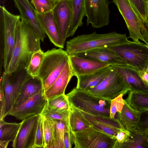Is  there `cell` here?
I'll return each instance as SVG.
<instances>
[{
  "label": "cell",
  "mask_w": 148,
  "mask_h": 148,
  "mask_svg": "<svg viewBox=\"0 0 148 148\" xmlns=\"http://www.w3.org/2000/svg\"><path fill=\"white\" fill-rule=\"evenodd\" d=\"M40 40L31 27L21 19L17 25L16 39L11 60L4 72L10 74L20 69H27L32 54L41 49Z\"/></svg>",
  "instance_id": "1"
},
{
  "label": "cell",
  "mask_w": 148,
  "mask_h": 148,
  "mask_svg": "<svg viewBox=\"0 0 148 148\" xmlns=\"http://www.w3.org/2000/svg\"><path fill=\"white\" fill-rule=\"evenodd\" d=\"M75 148H114L116 140L91 126L73 133Z\"/></svg>",
  "instance_id": "8"
},
{
  "label": "cell",
  "mask_w": 148,
  "mask_h": 148,
  "mask_svg": "<svg viewBox=\"0 0 148 148\" xmlns=\"http://www.w3.org/2000/svg\"><path fill=\"white\" fill-rule=\"evenodd\" d=\"M27 69L22 68L10 74L3 72L1 75L0 85L3 88L5 102L0 111V120L8 115L23 85L30 76Z\"/></svg>",
  "instance_id": "6"
},
{
  "label": "cell",
  "mask_w": 148,
  "mask_h": 148,
  "mask_svg": "<svg viewBox=\"0 0 148 148\" xmlns=\"http://www.w3.org/2000/svg\"><path fill=\"white\" fill-rule=\"evenodd\" d=\"M131 136V133L129 131L121 128L115 137L116 142L114 148H118L120 145L127 142Z\"/></svg>",
  "instance_id": "39"
},
{
  "label": "cell",
  "mask_w": 148,
  "mask_h": 148,
  "mask_svg": "<svg viewBox=\"0 0 148 148\" xmlns=\"http://www.w3.org/2000/svg\"><path fill=\"white\" fill-rule=\"evenodd\" d=\"M147 3H148V0H145Z\"/></svg>",
  "instance_id": "46"
},
{
  "label": "cell",
  "mask_w": 148,
  "mask_h": 148,
  "mask_svg": "<svg viewBox=\"0 0 148 148\" xmlns=\"http://www.w3.org/2000/svg\"><path fill=\"white\" fill-rule=\"evenodd\" d=\"M44 52L40 49L32 54L29 64L27 69V73L33 77H37L42 63Z\"/></svg>",
  "instance_id": "32"
},
{
  "label": "cell",
  "mask_w": 148,
  "mask_h": 148,
  "mask_svg": "<svg viewBox=\"0 0 148 148\" xmlns=\"http://www.w3.org/2000/svg\"><path fill=\"white\" fill-rule=\"evenodd\" d=\"M66 95L70 108L93 115L110 117L111 101L96 96L88 91L76 88Z\"/></svg>",
  "instance_id": "4"
},
{
  "label": "cell",
  "mask_w": 148,
  "mask_h": 148,
  "mask_svg": "<svg viewBox=\"0 0 148 148\" xmlns=\"http://www.w3.org/2000/svg\"><path fill=\"white\" fill-rule=\"evenodd\" d=\"M0 122V148H6L9 142L15 140L21 122L8 123L3 119Z\"/></svg>",
  "instance_id": "26"
},
{
  "label": "cell",
  "mask_w": 148,
  "mask_h": 148,
  "mask_svg": "<svg viewBox=\"0 0 148 148\" xmlns=\"http://www.w3.org/2000/svg\"><path fill=\"white\" fill-rule=\"evenodd\" d=\"M46 106L48 109L57 110H70L68 100L65 94L48 99L47 100Z\"/></svg>",
  "instance_id": "31"
},
{
  "label": "cell",
  "mask_w": 148,
  "mask_h": 148,
  "mask_svg": "<svg viewBox=\"0 0 148 148\" xmlns=\"http://www.w3.org/2000/svg\"><path fill=\"white\" fill-rule=\"evenodd\" d=\"M36 15L41 27L51 43L57 47L63 48L64 45L52 11L43 13L36 12Z\"/></svg>",
  "instance_id": "18"
},
{
  "label": "cell",
  "mask_w": 148,
  "mask_h": 148,
  "mask_svg": "<svg viewBox=\"0 0 148 148\" xmlns=\"http://www.w3.org/2000/svg\"><path fill=\"white\" fill-rule=\"evenodd\" d=\"M52 11L64 45L72 20V0H60Z\"/></svg>",
  "instance_id": "14"
},
{
  "label": "cell",
  "mask_w": 148,
  "mask_h": 148,
  "mask_svg": "<svg viewBox=\"0 0 148 148\" xmlns=\"http://www.w3.org/2000/svg\"><path fill=\"white\" fill-rule=\"evenodd\" d=\"M73 17L67 37L72 36L78 28L83 24L84 16V0H72Z\"/></svg>",
  "instance_id": "27"
},
{
  "label": "cell",
  "mask_w": 148,
  "mask_h": 148,
  "mask_svg": "<svg viewBox=\"0 0 148 148\" xmlns=\"http://www.w3.org/2000/svg\"><path fill=\"white\" fill-rule=\"evenodd\" d=\"M20 15L13 14L4 6L0 7V69L5 72L9 65L16 42Z\"/></svg>",
  "instance_id": "3"
},
{
  "label": "cell",
  "mask_w": 148,
  "mask_h": 148,
  "mask_svg": "<svg viewBox=\"0 0 148 148\" xmlns=\"http://www.w3.org/2000/svg\"><path fill=\"white\" fill-rule=\"evenodd\" d=\"M138 74L145 84L148 87V68L138 71Z\"/></svg>",
  "instance_id": "41"
},
{
  "label": "cell",
  "mask_w": 148,
  "mask_h": 148,
  "mask_svg": "<svg viewBox=\"0 0 148 148\" xmlns=\"http://www.w3.org/2000/svg\"><path fill=\"white\" fill-rule=\"evenodd\" d=\"M38 13H43L52 10L57 2L54 0H31Z\"/></svg>",
  "instance_id": "36"
},
{
  "label": "cell",
  "mask_w": 148,
  "mask_h": 148,
  "mask_svg": "<svg viewBox=\"0 0 148 148\" xmlns=\"http://www.w3.org/2000/svg\"><path fill=\"white\" fill-rule=\"evenodd\" d=\"M125 34L114 31L99 34H92L78 35L66 42V51L69 56H78L86 51L96 48L109 47L132 43Z\"/></svg>",
  "instance_id": "2"
},
{
  "label": "cell",
  "mask_w": 148,
  "mask_h": 148,
  "mask_svg": "<svg viewBox=\"0 0 148 148\" xmlns=\"http://www.w3.org/2000/svg\"></svg>",
  "instance_id": "48"
},
{
  "label": "cell",
  "mask_w": 148,
  "mask_h": 148,
  "mask_svg": "<svg viewBox=\"0 0 148 148\" xmlns=\"http://www.w3.org/2000/svg\"><path fill=\"white\" fill-rule=\"evenodd\" d=\"M144 23H148V3L145 0H128Z\"/></svg>",
  "instance_id": "34"
},
{
  "label": "cell",
  "mask_w": 148,
  "mask_h": 148,
  "mask_svg": "<svg viewBox=\"0 0 148 148\" xmlns=\"http://www.w3.org/2000/svg\"><path fill=\"white\" fill-rule=\"evenodd\" d=\"M40 115L31 116L22 121L16 136L12 142L13 148H34Z\"/></svg>",
  "instance_id": "13"
},
{
  "label": "cell",
  "mask_w": 148,
  "mask_h": 148,
  "mask_svg": "<svg viewBox=\"0 0 148 148\" xmlns=\"http://www.w3.org/2000/svg\"><path fill=\"white\" fill-rule=\"evenodd\" d=\"M125 104L121 112H118L117 118L121 128L129 131L138 125L142 112L131 106L124 99Z\"/></svg>",
  "instance_id": "24"
},
{
  "label": "cell",
  "mask_w": 148,
  "mask_h": 148,
  "mask_svg": "<svg viewBox=\"0 0 148 148\" xmlns=\"http://www.w3.org/2000/svg\"><path fill=\"white\" fill-rule=\"evenodd\" d=\"M53 119V139L50 148H65L64 138L67 128L66 124L61 120Z\"/></svg>",
  "instance_id": "30"
},
{
  "label": "cell",
  "mask_w": 148,
  "mask_h": 148,
  "mask_svg": "<svg viewBox=\"0 0 148 148\" xmlns=\"http://www.w3.org/2000/svg\"><path fill=\"white\" fill-rule=\"evenodd\" d=\"M43 88L42 82L40 78L38 77L30 76L21 88L12 108L35 95Z\"/></svg>",
  "instance_id": "23"
},
{
  "label": "cell",
  "mask_w": 148,
  "mask_h": 148,
  "mask_svg": "<svg viewBox=\"0 0 148 148\" xmlns=\"http://www.w3.org/2000/svg\"><path fill=\"white\" fill-rule=\"evenodd\" d=\"M67 128L65 132L64 141L65 148H71L74 144V137L69 123H66Z\"/></svg>",
  "instance_id": "40"
},
{
  "label": "cell",
  "mask_w": 148,
  "mask_h": 148,
  "mask_svg": "<svg viewBox=\"0 0 148 148\" xmlns=\"http://www.w3.org/2000/svg\"><path fill=\"white\" fill-rule=\"evenodd\" d=\"M47 103L43 88L35 95L17 107L13 108L8 115L23 120L31 116L41 114Z\"/></svg>",
  "instance_id": "12"
},
{
  "label": "cell",
  "mask_w": 148,
  "mask_h": 148,
  "mask_svg": "<svg viewBox=\"0 0 148 148\" xmlns=\"http://www.w3.org/2000/svg\"><path fill=\"white\" fill-rule=\"evenodd\" d=\"M133 108L142 112L148 110V92L129 91L125 99Z\"/></svg>",
  "instance_id": "29"
},
{
  "label": "cell",
  "mask_w": 148,
  "mask_h": 148,
  "mask_svg": "<svg viewBox=\"0 0 148 148\" xmlns=\"http://www.w3.org/2000/svg\"><path fill=\"white\" fill-rule=\"evenodd\" d=\"M84 16L87 25L99 28L110 23V2L108 0H84Z\"/></svg>",
  "instance_id": "11"
},
{
  "label": "cell",
  "mask_w": 148,
  "mask_h": 148,
  "mask_svg": "<svg viewBox=\"0 0 148 148\" xmlns=\"http://www.w3.org/2000/svg\"><path fill=\"white\" fill-rule=\"evenodd\" d=\"M70 110H51L47 108L46 105L40 115L52 119L61 120L67 123L68 122Z\"/></svg>",
  "instance_id": "35"
},
{
  "label": "cell",
  "mask_w": 148,
  "mask_h": 148,
  "mask_svg": "<svg viewBox=\"0 0 148 148\" xmlns=\"http://www.w3.org/2000/svg\"><path fill=\"white\" fill-rule=\"evenodd\" d=\"M68 123L73 133L87 128L91 125L82 112L71 108L68 117Z\"/></svg>",
  "instance_id": "28"
},
{
  "label": "cell",
  "mask_w": 148,
  "mask_h": 148,
  "mask_svg": "<svg viewBox=\"0 0 148 148\" xmlns=\"http://www.w3.org/2000/svg\"><path fill=\"white\" fill-rule=\"evenodd\" d=\"M144 38L146 42V44L148 46V26L146 32L144 35Z\"/></svg>",
  "instance_id": "43"
},
{
  "label": "cell",
  "mask_w": 148,
  "mask_h": 148,
  "mask_svg": "<svg viewBox=\"0 0 148 148\" xmlns=\"http://www.w3.org/2000/svg\"><path fill=\"white\" fill-rule=\"evenodd\" d=\"M131 136L127 142L120 145L118 148H148L147 140L148 131L141 127L136 126L129 130Z\"/></svg>",
  "instance_id": "25"
},
{
  "label": "cell",
  "mask_w": 148,
  "mask_h": 148,
  "mask_svg": "<svg viewBox=\"0 0 148 148\" xmlns=\"http://www.w3.org/2000/svg\"><path fill=\"white\" fill-rule=\"evenodd\" d=\"M147 68H148V67H147Z\"/></svg>",
  "instance_id": "47"
},
{
  "label": "cell",
  "mask_w": 148,
  "mask_h": 148,
  "mask_svg": "<svg viewBox=\"0 0 148 148\" xmlns=\"http://www.w3.org/2000/svg\"><path fill=\"white\" fill-rule=\"evenodd\" d=\"M126 23L130 38L133 41L146 42L143 36L141 29L145 25L138 15L128 0H112Z\"/></svg>",
  "instance_id": "10"
},
{
  "label": "cell",
  "mask_w": 148,
  "mask_h": 148,
  "mask_svg": "<svg viewBox=\"0 0 148 148\" xmlns=\"http://www.w3.org/2000/svg\"><path fill=\"white\" fill-rule=\"evenodd\" d=\"M74 76L69 60L59 76L44 94L46 99L65 94L66 88L72 77Z\"/></svg>",
  "instance_id": "22"
},
{
  "label": "cell",
  "mask_w": 148,
  "mask_h": 148,
  "mask_svg": "<svg viewBox=\"0 0 148 148\" xmlns=\"http://www.w3.org/2000/svg\"><path fill=\"white\" fill-rule=\"evenodd\" d=\"M45 148L42 119L40 114L38 121L36 135L34 148Z\"/></svg>",
  "instance_id": "38"
},
{
  "label": "cell",
  "mask_w": 148,
  "mask_h": 148,
  "mask_svg": "<svg viewBox=\"0 0 148 148\" xmlns=\"http://www.w3.org/2000/svg\"><path fill=\"white\" fill-rule=\"evenodd\" d=\"M112 69L110 65L91 73L77 77L76 88L88 91L99 85L110 74Z\"/></svg>",
  "instance_id": "21"
},
{
  "label": "cell",
  "mask_w": 148,
  "mask_h": 148,
  "mask_svg": "<svg viewBox=\"0 0 148 148\" xmlns=\"http://www.w3.org/2000/svg\"><path fill=\"white\" fill-rule=\"evenodd\" d=\"M142 112L146 114L148 116H147V118L145 119V120L141 121L140 124L142 126L148 130V110L144 111Z\"/></svg>",
  "instance_id": "42"
},
{
  "label": "cell",
  "mask_w": 148,
  "mask_h": 148,
  "mask_svg": "<svg viewBox=\"0 0 148 148\" xmlns=\"http://www.w3.org/2000/svg\"><path fill=\"white\" fill-rule=\"evenodd\" d=\"M121 58L127 65L138 71L148 66V46L143 43H132L108 47Z\"/></svg>",
  "instance_id": "7"
},
{
  "label": "cell",
  "mask_w": 148,
  "mask_h": 148,
  "mask_svg": "<svg viewBox=\"0 0 148 148\" xmlns=\"http://www.w3.org/2000/svg\"><path fill=\"white\" fill-rule=\"evenodd\" d=\"M18 10L21 19L24 20L34 31L40 40L43 42L46 34L37 18L35 10L28 0H13Z\"/></svg>",
  "instance_id": "15"
},
{
  "label": "cell",
  "mask_w": 148,
  "mask_h": 148,
  "mask_svg": "<svg viewBox=\"0 0 148 148\" xmlns=\"http://www.w3.org/2000/svg\"><path fill=\"white\" fill-rule=\"evenodd\" d=\"M41 116L45 148H50L53 139L54 121L53 119L50 118Z\"/></svg>",
  "instance_id": "33"
},
{
  "label": "cell",
  "mask_w": 148,
  "mask_h": 148,
  "mask_svg": "<svg viewBox=\"0 0 148 148\" xmlns=\"http://www.w3.org/2000/svg\"><path fill=\"white\" fill-rule=\"evenodd\" d=\"M69 56L74 75L76 77L91 73L110 66L99 60L79 56Z\"/></svg>",
  "instance_id": "16"
},
{
  "label": "cell",
  "mask_w": 148,
  "mask_h": 148,
  "mask_svg": "<svg viewBox=\"0 0 148 148\" xmlns=\"http://www.w3.org/2000/svg\"><path fill=\"white\" fill-rule=\"evenodd\" d=\"M147 141L148 142V136H147Z\"/></svg>",
  "instance_id": "45"
},
{
  "label": "cell",
  "mask_w": 148,
  "mask_h": 148,
  "mask_svg": "<svg viewBox=\"0 0 148 148\" xmlns=\"http://www.w3.org/2000/svg\"><path fill=\"white\" fill-rule=\"evenodd\" d=\"M54 0L56 2H57L58 1L60 0Z\"/></svg>",
  "instance_id": "44"
},
{
  "label": "cell",
  "mask_w": 148,
  "mask_h": 148,
  "mask_svg": "<svg viewBox=\"0 0 148 148\" xmlns=\"http://www.w3.org/2000/svg\"><path fill=\"white\" fill-rule=\"evenodd\" d=\"M78 56L99 60L109 65H128L124 60L108 47L89 50Z\"/></svg>",
  "instance_id": "20"
},
{
  "label": "cell",
  "mask_w": 148,
  "mask_h": 148,
  "mask_svg": "<svg viewBox=\"0 0 148 148\" xmlns=\"http://www.w3.org/2000/svg\"><path fill=\"white\" fill-rule=\"evenodd\" d=\"M81 112L91 125L115 139L117 133L121 128L117 118L97 116Z\"/></svg>",
  "instance_id": "19"
},
{
  "label": "cell",
  "mask_w": 148,
  "mask_h": 148,
  "mask_svg": "<svg viewBox=\"0 0 148 148\" xmlns=\"http://www.w3.org/2000/svg\"><path fill=\"white\" fill-rule=\"evenodd\" d=\"M110 74L97 86L88 91L92 95L111 101L130 91L126 83L112 68Z\"/></svg>",
  "instance_id": "9"
},
{
  "label": "cell",
  "mask_w": 148,
  "mask_h": 148,
  "mask_svg": "<svg viewBox=\"0 0 148 148\" xmlns=\"http://www.w3.org/2000/svg\"><path fill=\"white\" fill-rule=\"evenodd\" d=\"M123 94H121L114 99L111 101L110 118L114 119L117 112H120L125 104L123 98Z\"/></svg>",
  "instance_id": "37"
},
{
  "label": "cell",
  "mask_w": 148,
  "mask_h": 148,
  "mask_svg": "<svg viewBox=\"0 0 148 148\" xmlns=\"http://www.w3.org/2000/svg\"><path fill=\"white\" fill-rule=\"evenodd\" d=\"M124 81L130 91L148 92V87L139 76L136 70L128 65H111Z\"/></svg>",
  "instance_id": "17"
},
{
  "label": "cell",
  "mask_w": 148,
  "mask_h": 148,
  "mask_svg": "<svg viewBox=\"0 0 148 148\" xmlns=\"http://www.w3.org/2000/svg\"><path fill=\"white\" fill-rule=\"evenodd\" d=\"M69 61V55L62 48H53L44 52L37 76L42 81L44 92L52 85Z\"/></svg>",
  "instance_id": "5"
}]
</instances>
